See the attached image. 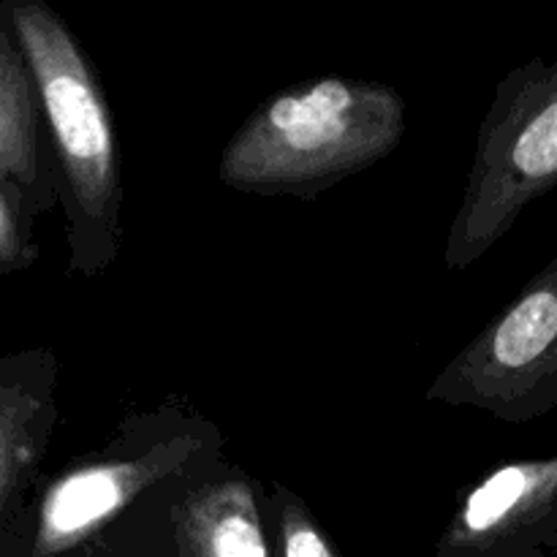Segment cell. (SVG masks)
Wrapping results in <instances>:
<instances>
[{"label": "cell", "instance_id": "8992f818", "mask_svg": "<svg viewBox=\"0 0 557 557\" xmlns=\"http://www.w3.org/2000/svg\"><path fill=\"white\" fill-rule=\"evenodd\" d=\"M557 547V455L495 468L438 539L441 557H539Z\"/></svg>", "mask_w": 557, "mask_h": 557}, {"label": "cell", "instance_id": "30bf717a", "mask_svg": "<svg viewBox=\"0 0 557 557\" xmlns=\"http://www.w3.org/2000/svg\"><path fill=\"white\" fill-rule=\"evenodd\" d=\"M272 511L281 539V557H343L319 520L310 515L308 504L283 484L272 487Z\"/></svg>", "mask_w": 557, "mask_h": 557}, {"label": "cell", "instance_id": "7a4b0ae2", "mask_svg": "<svg viewBox=\"0 0 557 557\" xmlns=\"http://www.w3.org/2000/svg\"><path fill=\"white\" fill-rule=\"evenodd\" d=\"M11 25L60 163L71 270L96 277L117 256L123 212L117 139L107 92L79 38L44 0H14Z\"/></svg>", "mask_w": 557, "mask_h": 557}, {"label": "cell", "instance_id": "9c48e42d", "mask_svg": "<svg viewBox=\"0 0 557 557\" xmlns=\"http://www.w3.org/2000/svg\"><path fill=\"white\" fill-rule=\"evenodd\" d=\"M174 542L180 557H272L243 473L190 490L174 509Z\"/></svg>", "mask_w": 557, "mask_h": 557}, {"label": "cell", "instance_id": "5b68a950", "mask_svg": "<svg viewBox=\"0 0 557 557\" xmlns=\"http://www.w3.org/2000/svg\"><path fill=\"white\" fill-rule=\"evenodd\" d=\"M205 441L196 433H169L141 449L87 460L54 479L41 498L33 553L54 557L117 520L145 490L188 466Z\"/></svg>", "mask_w": 557, "mask_h": 557}, {"label": "cell", "instance_id": "277c9868", "mask_svg": "<svg viewBox=\"0 0 557 557\" xmlns=\"http://www.w3.org/2000/svg\"><path fill=\"white\" fill-rule=\"evenodd\" d=\"M430 403L476 408L509 424L557 408V256L446 364Z\"/></svg>", "mask_w": 557, "mask_h": 557}, {"label": "cell", "instance_id": "3957f363", "mask_svg": "<svg viewBox=\"0 0 557 557\" xmlns=\"http://www.w3.org/2000/svg\"><path fill=\"white\" fill-rule=\"evenodd\" d=\"M557 185V60L511 69L479 125L462 205L446 237V270L476 264L525 207Z\"/></svg>", "mask_w": 557, "mask_h": 557}, {"label": "cell", "instance_id": "8fae6325", "mask_svg": "<svg viewBox=\"0 0 557 557\" xmlns=\"http://www.w3.org/2000/svg\"><path fill=\"white\" fill-rule=\"evenodd\" d=\"M25 212L0 188V270H22L36 259V248L22 223Z\"/></svg>", "mask_w": 557, "mask_h": 557}, {"label": "cell", "instance_id": "ba28073f", "mask_svg": "<svg viewBox=\"0 0 557 557\" xmlns=\"http://www.w3.org/2000/svg\"><path fill=\"white\" fill-rule=\"evenodd\" d=\"M38 92L25 63L11 3L0 5V188L25 215L52 205V185L44 174L38 147Z\"/></svg>", "mask_w": 557, "mask_h": 557}, {"label": "cell", "instance_id": "52a82bcc", "mask_svg": "<svg viewBox=\"0 0 557 557\" xmlns=\"http://www.w3.org/2000/svg\"><path fill=\"white\" fill-rule=\"evenodd\" d=\"M58 359L22 351L0 359V515L47 451L58 422Z\"/></svg>", "mask_w": 557, "mask_h": 557}, {"label": "cell", "instance_id": "6da1fadb", "mask_svg": "<svg viewBox=\"0 0 557 557\" xmlns=\"http://www.w3.org/2000/svg\"><path fill=\"white\" fill-rule=\"evenodd\" d=\"M406 136V101L392 85L324 76L267 98L228 139L218 177L243 194L313 199L384 161Z\"/></svg>", "mask_w": 557, "mask_h": 557}]
</instances>
